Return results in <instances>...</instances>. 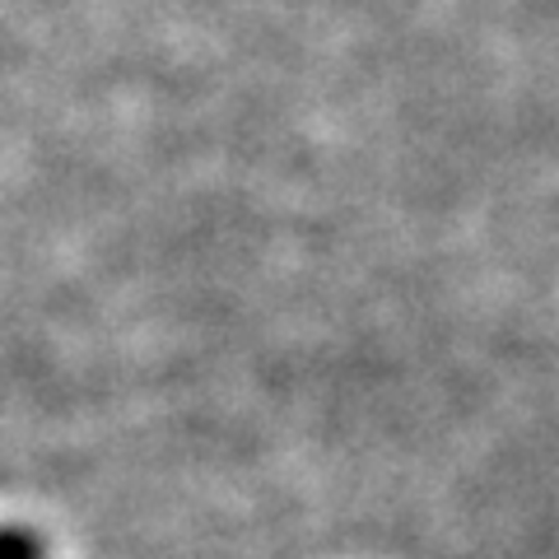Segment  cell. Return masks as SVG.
Returning a JSON list of instances; mask_svg holds the SVG:
<instances>
[{
  "label": "cell",
  "mask_w": 559,
  "mask_h": 559,
  "mask_svg": "<svg viewBox=\"0 0 559 559\" xmlns=\"http://www.w3.org/2000/svg\"><path fill=\"white\" fill-rule=\"evenodd\" d=\"M0 559H38V540H33L28 532L0 527Z\"/></svg>",
  "instance_id": "obj_1"
}]
</instances>
